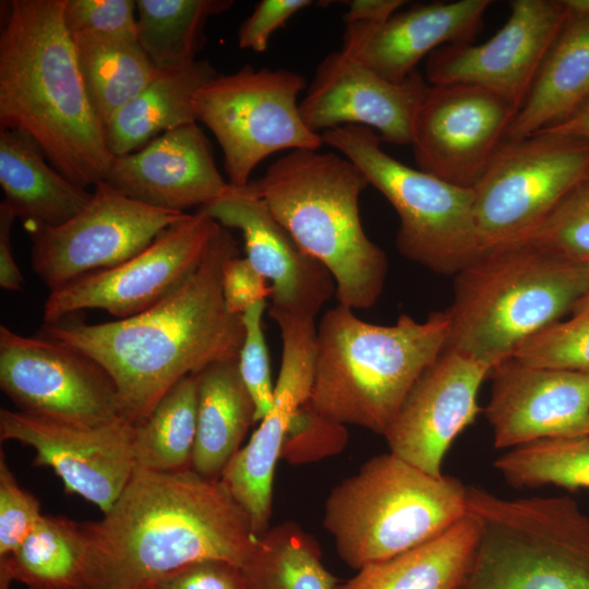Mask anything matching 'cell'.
<instances>
[{
  "label": "cell",
  "instance_id": "6da1fadb",
  "mask_svg": "<svg viewBox=\"0 0 589 589\" xmlns=\"http://www.w3.org/2000/svg\"><path fill=\"white\" fill-rule=\"evenodd\" d=\"M236 255L235 238L219 225L195 273L156 305L99 324H44L39 335L96 361L116 385L121 417L137 425L183 377L238 359L244 326L223 294L224 267Z\"/></svg>",
  "mask_w": 589,
  "mask_h": 589
},
{
  "label": "cell",
  "instance_id": "7a4b0ae2",
  "mask_svg": "<svg viewBox=\"0 0 589 589\" xmlns=\"http://www.w3.org/2000/svg\"><path fill=\"white\" fill-rule=\"evenodd\" d=\"M103 515L82 524L88 545L82 589H143L202 560L242 567L257 538L221 482L192 468L159 472L135 467Z\"/></svg>",
  "mask_w": 589,
  "mask_h": 589
},
{
  "label": "cell",
  "instance_id": "3957f363",
  "mask_svg": "<svg viewBox=\"0 0 589 589\" xmlns=\"http://www.w3.org/2000/svg\"><path fill=\"white\" fill-rule=\"evenodd\" d=\"M0 32V128L32 139L48 163L82 187L113 159L63 22V0H13Z\"/></svg>",
  "mask_w": 589,
  "mask_h": 589
},
{
  "label": "cell",
  "instance_id": "277c9868",
  "mask_svg": "<svg viewBox=\"0 0 589 589\" xmlns=\"http://www.w3.org/2000/svg\"><path fill=\"white\" fill-rule=\"evenodd\" d=\"M337 304L316 328L309 398L324 418L383 435L408 393L446 346L450 320L434 311L419 322L401 314L377 325Z\"/></svg>",
  "mask_w": 589,
  "mask_h": 589
},
{
  "label": "cell",
  "instance_id": "5b68a950",
  "mask_svg": "<svg viewBox=\"0 0 589 589\" xmlns=\"http://www.w3.org/2000/svg\"><path fill=\"white\" fill-rule=\"evenodd\" d=\"M248 185L329 271L338 304L352 310L375 304L388 263L362 227L359 197L369 182L352 161L334 153L289 151Z\"/></svg>",
  "mask_w": 589,
  "mask_h": 589
},
{
  "label": "cell",
  "instance_id": "8992f818",
  "mask_svg": "<svg viewBox=\"0 0 589 589\" xmlns=\"http://www.w3.org/2000/svg\"><path fill=\"white\" fill-rule=\"evenodd\" d=\"M588 290L585 262L527 242L482 250L454 276L445 349L492 370L528 337L574 312Z\"/></svg>",
  "mask_w": 589,
  "mask_h": 589
},
{
  "label": "cell",
  "instance_id": "52a82bcc",
  "mask_svg": "<svg viewBox=\"0 0 589 589\" xmlns=\"http://www.w3.org/2000/svg\"><path fill=\"white\" fill-rule=\"evenodd\" d=\"M467 515V485L432 476L388 452L335 485L323 526L356 572L441 536Z\"/></svg>",
  "mask_w": 589,
  "mask_h": 589
},
{
  "label": "cell",
  "instance_id": "ba28073f",
  "mask_svg": "<svg viewBox=\"0 0 589 589\" xmlns=\"http://www.w3.org/2000/svg\"><path fill=\"white\" fill-rule=\"evenodd\" d=\"M477 539L457 589H589V515L568 496L467 486Z\"/></svg>",
  "mask_w": 589,
  "mask_h": 589
},
{
  "label": "cell",
  "instance_id": "9c48e42d",
  "mask_svg": "<svg viewBox=\"0 0 589 589\" xmlns=\"http://www.w3.org/2000/svg\"><path fill=\"white\" fill-rule=\"evenodd\" d=\"M323 142L352 161L399 218L396 245L406 259L455 276L480 252L473 220V190L395 159L381 137L363 125L345 124L322 134Z\"/></svg>",
  "mask_w": 589,
  "mask_h": 589
},
{
  "label": "cell",
  "instance_id": "30bf717a",
  "mask_svg": "<svg viewBox=\"0 0 589 589\" xmlns=\"http://www.w3.org/2000/svg\"><path fill=\"white\" fill-rule=\"evenodd\" d=\"M304 85L296 72L247 64L196 92V120L217 139L230 184L245 187L253 169L279 151L320 149L322 135L305 125L297 104Z\"/></svg>",
  "mask_w": 589,
  "mask_h": 589
},
{
  "label": "cell",
  "instance_id": "8fae6325",
  "mask_svg": "<svg viewBox=\"0 0 589 589\" xmlns=\"http://www.w3.org/2000/svg\"><path fill=\"white\" fill-rule=\"evenodd\" d=\"M589 176V143L540 131L505 140L473 190L481 251L524 241Z\"/></svg>",
  "mask_w": 589,
  "mask_h": 589
},
{
  "label": "cell",
  "instance_id": "7c38bea8",
  "mask_svg": "<svg viewBox=\"0 0 589 589\" xmlns=\"http://www.w3.org/2000/svg\"><path fill=\"white\" fill-rule=\"evenodd\" d=\"M187 215L141 203L100 181L74 217L29 232L33 269L55 291L128 261Z\"/></svg>",
  "mask_w": 589,
  "mask_h": 589
},
{
  "label": "cell",
  "instance_id": "4fadbf2b",
  "mask_svg": "<svg viewBox=\"0 0 589 589\" xmlns=\"http://www.w3.org/2000/svg\"><path fill=\"white\" fill-rule=\"evenodd\" d=\"M218 226L200 208L128 261L50 291L44 304L45 324L87 309L104 310L117 320L151 309L195 273Z\"/></svg>",
  "mask_w": 589,
  "mask_h": 589
},
{
  "label": "cell",
  "instance_id": "5bb4252c",
  "mask_svg": "<svg viewBox=\"0 0 589 589\" xmlns=\"http://www.w3.org/2000/svg\"><path fill=\"white\" fill-rule=\"evenodd\" d=\"M0 387L19 411L96 424L120 414L116 385L89 357L0 326Z\"/></svg>",
  "mask_w": 589,
  "mask_h": 589
},
{
  "label": "cell",
  "instance_id": "9a60e30c",
  "mask_svg": "<svg viewBox=\"0 0 589 589\" xmlns=\"http://www.w3.org/2000/svg\"><path fill=\"white\" fill-rule=\"evenodd\" d=\"M518 108L484 87L449 83L424 91L412 122L419 169L472 189L505 141Z\"/></svg>",
  "mask_w": 589,
  "mask_h": 589
},
{
  "label": "cell",
  "instance_id": "2e32d148",
  "mask_svg": "<svg viewBox=\"0 0 589 589\" xmlns=\"http://www.w3.org/2000/svg\"><path fill=\"white\" fill-rule=\"evenodd\" d=\"M0 438L35 450L33 465L48 467L68 493L107 513L134 469V425L122 417L86 424L19 410H0Z\"/></svg>",
  "mask_w": 589,
  "mask_h": 589
},
{
  "label": "cell",
  "instance_id": "e0dca14e",
  "mask_svg": "<svg viewBox=\"0 0 589 589\" xmlns=\"http://www.w3.org/2000/svg\"><path fill=\"white\" fill-rule=\"evenodd\" d=\"M269 315L279 327L283 345L273 406L219 478L256 536L269 528L275 469L288 428L310 398L315 370L314 320L281 313Z\"/></svg>",
  "mask_w": 589,
  "mask_h": 589
},
{
  "label": "cell",
  "instance_id": "ac0fdd59",
  "mask_svg": "<svg viewBox=\"0 0 589 589\" xmlns=\"http://www.w3.org/2000/svg\"><path fill=\"white\" fill-rule=\"evenodd\" d=\"M503 27L480 45H446L426 60L431 85L466 83L490 89L519 110L540 65L561 31L566 1L514 0Z\"/></svg>",
  "mask_w": 589,
  "mask_h": 589
},
{
  "label": "cell",
  "instance_id": "d6986e66",
  "mask_svg": "<svg viewBox=\"0 0 589 589\" xmlns=\"http://www.w3.org/2000/svg\"><path fill=\"white\" fill-rule=\"evenodd\" d=\"M491 366L445 349L419 376L383 434L389 452L435 477L455 438L480 412L478 393Z\"/></svg>",
  "mask_w": 589,
  "mask_h": 589
},
{
  "label": "cell",
  "instance_id": "ffe728a7",
  "mask_svg": "<svg viewBox=\"0 0 589 589\" xmlns=\"http://www.w3.org/2000/svg\"><path fill=\"white\" fill-rule=\"evenodd\" d=\"M225 228L239 230L248 261L271 283L269 313L313 318L335 296L329 271L309 254L247 184L200 207Z\"/></svg>",
  "mask_w": 589,
  "mask_h": 589
},
{
  "label": "cell",
  "instance_id": "44dd1931",
  "mask_svg": "<svg viewBox=\"0 0 589 589\" xmlns=\"http://www.w3.org/2000/svg\"><path fill=\"white\" fill-rule=\"evenodd\" d=\"M428 85L417 70L394 83L335 51L317 65L299 111L314 133L357 124L377 130L382 141L411 146L413 118Z\"/></svg>",
  "mask_w": 589,
  "mask_h": 589
},
{
  "label": "cell",
  "instance_id": "7402d4cb",
  "mask_svg": "<svg viewBox=\"0 0 589 589\" xmlns=\"http://www.w3.org/2000/svg\"><path fill=\"white\" fill-rule=\"evenodd\" d=\"M484 409L495 448L582 434L589 418V373L544 369L513 357L494 365Z\"/></svg>",
  "mask_w": 589,
  "mask_h": 589
},
{
  "label": "cell",
  "instance_id": "603a6c76",
  "mask_svg": "<svg viewBox=\"0 0 589 589\" xmlns=\"http://www.w3.org/2000/svg\"><path fill=\"white\" fill-rule=\"evenodd\" d=\"M103 181L141 203L182 213L213 203L231 188L196 122L167 131L135 153L113 157Z\"/></svg>",
  "mask_w": 589,
  "mask_h": 589
},
{
  "label": "cell",
  "instance_id": "cb8c5ba5",
  "mask_svg": "<svg viewBox=\"0 0 589 589\" xmlns=\"http://www.w3.org/2000/svg\"><path fill=\"white\" fill-rule=\"evenodd\" d=\"M490 0L416 4L382 23H348L341 51L382 77L404 82L425 56L446 45L470 44Z\"/></svg>",
  "mask_w": 589,
  "mask_h": 589
},
{
  "label": "cell",
  "instance_id": "d4e9b609",
  "mask_svg": "<svg viewBox=\"0 0 589 589\" xmlns=\"http://www.w3.org/2000/svg\"><path fill=\"white\" fill-rule=\"evenodd\" d=\"M566 3L568 15L505 140L524 139L556 125L589 101V9Z\"/></svg>",
  "mask_w": 589,
  "mask_h": 589
},
{
  "label": "cell",
  "instance_id": "484cf974",
  "mask_svg": "<svg viewBox=\"0 0 589 589\" xmlns=\"http://www.w3.org/2000/svg\"><path fill=\"white\" fill-rule=\"evenodd\" d=\"M23 133L0 128L4 202L28 232L58 227L81 212L93 192L64 177Z\"/></svg>",
  "mask_w": 589,
  "mask_h": 589
},
{
  "label": "cell",
  "instance_id": "4316f807",
  "mask_svg": "<svg viewBox=\"0 0 589 589\" xmlns=\"http://www.w3.org/2000/svg\"><path fill=\"white\" fill-rule=\"evenodd\" d=\"M207 60L157 71L151 82L119 109L105 127L110 154L120 157L179 127L196 122V92L217 76Z\"/></svg>",
  "mask_w": 589,
  "mask_h": 589
},
{
  "label": "cell",
  "instance_id": "83f0119b",
  "mask_svg": "<svg viewBox=\"0 0 589 589\" xmlns=\"http://www.w3.org/2000/svg\"><path fill=\"white\" fill-rule=\"evenodd\" d=\"M255 423V405L239 372L238 359L217 361L197 373V428L191 468L219 480Z\"/></svg>",
  "mask_w": 589,
  "mask_h": 589
},
{
  "label": "cell",
  "instance_id": "f1b7e54d",
  "mask_svg": "<svg viewBox=\"0 0 589 589\" xmlns=\"http://www.w3.org/2000/svg\"><path fill=\"white\" fill-rule=\"evenodd\" d=\"M476 539L477 524L467 514L441 536L357 570L336 589H457Z\"/></svg>",
  "mask_w": 589,
  "mask_h": 589
},
{
  "label": "cell",
  "instance_id": "f546056e",
  "mask_svg": "<svg viewBox=\"0 0 589 589\" xmlns=\"http://www.w3.org/2000/svg\"><path fill=\"white\" fill-rule=\"evenodd\" d=\"M71 37L91 106L106 127L158 70L136 39L100 33Z\"/></svg>",
  "mask_w": 589,
  "mask_h": 589
},
{
  "label": "cell",
  "instance_id": "4dcf8cb0",
  "mask_svg": "<svg viewBox=\"0 0 589 589\" xmlns=\"http://www.w3.org/2000/svg\"><path fill=\"white\" fill-rule=\"evenodd\" d=\"M27 589H82L88 545L82 524L43 515L15 553L0 556Z\"/></svg>",
  "mask_w": 589,
  "mask_h": 589
},
{
  "label": "cell",
  "instance_id": "1f68e13d",
  "mask_svg": "<svg viewBox=\"0 0 589 589\" xmlns=\"http://www.w3.org/2000/svg\"><path fill=\"white\" fill-rule=\"evenodd\" d=\"M241 569L245 589H336L340 582L315 539L288 521L257 536Z\"/></svg>",
  "mask_w": 589,
  "mask_h": 589
},
{
  "label": "cell",
  "instance_id": "d6a6232c",
  "mask_svg": "<svg viewBox=\"0 0 589 589\" xmlns=\"http://www.w3.org/2000/svg\"><path fill=\"white\" fill-rule=\"evenodd\" d=\"M136 39L158 71L196 61L207 20L231 0H136Z\"/></svg>",
  "mask_w": 589,
  "mask_h": 589
},
{
  "label": "cell",
  "instance_id": "836d02e7",
  "mask_svg": "<svg viewBox=\"0 0 589 589\" xmlns=\"http://www.w3.org/2000/svg\"><path fill=\"white\" fill-rule=\"evenodd\" d=\"M197 428V374L173 385L134 425L135 467L159 472L191 468Z\"/></svg>",
  "mask_w": 589,
  "mask_h": 589
},
{
  "label": "cell",
  "instance_id": "e575fe53",
  "mask_svg": "<svg viewBox=\"0 0 589 589\" xmlns=\"http://www.w3.org/2000/svg\"><path fill=\"white\" fill-rule=\"evenodd\" d=\"M496 470L516 489H589V433L544 438L501 455Z\"/></svg>",
  "mask_w": 589,
  "mask_h": 589
},
{
  "label": "cell",
  "instance_id": "d590c367",
  "mask_svg": "<svg viewBox=\"0 0 589 589\" xmlns=\"http://www.w3.org/2000/svg\"><path fill=\"white\" fill-rule=\"evenodd\" d=\"M512 357L532 366L589 373V312L545 326L524 340Z\"/></svg>",
  "mask_w": 589,
  "mask_h": 589
},
{
  "label": "cell",
  "instance_id": "8d00e7d4",
  "mask_svg": "<svg viewBox=\"0 0 589 589\" xmlns=\"http://www.w3.org/2000/svg\"><path fill=\"white\" fill-rule=\"evenodd\" d=\"M521 242L574 262H589V176Z\"/></svg>",
  "mask_w": 589,
  "mask_h": 589
},
{
  "label": "cell",
  "instance_id": "74e56055",
  "mask_svg": "<svg viewBox=\"0 0 589 589\" xmlns=\"http://www.w3.org/2000/svg\"><path fill=\"white\" fill-rule=\"evenodd\" d=\"M346 425L317 413L309 399L296 412L281 447L280 459L298 465L338 454L347 445Z\"/></svg>",
  "mask_w": 589,
  "mask_h": 589
},
{
  "label": "cell",
  "instance_id": "f35d334b",
  "mask_svg": "<svg viewBox=\"0 0 589 589\" xmlns=\"http://www.w3.org/2000/svg\"><path fill=\"white\" fill-rule=\"evenodd\" d=\"M266 301L249 306L241 315L244 338L238 357L241 378L255 405V422H260L271 410L274 401L268 349L262 317Z\"/></svg>",
  "mask_w": 589,
  "mask_h": 589
},
{
  "label": "cell",
  "instance_id": "ab89813d",
  "mask_svg": "<svg viewBox=\"0 0 589 589\" xmlns=\"http://www.w3.org/2000/svg\"><path fill=\"white\" fill-rule=\"evenodd\" d=\"M43 514L38 498L17 483L0 452V556L12 555Z\"/></svg>",
  "mask_w": 589,
  "mask_h": 589
},
{
  "label": "cell",
  "instance_id": "60d3db41",
  "mask_svg": "<svg viewBox=\"0 0 589 589\" xmlns=\"http://www.w3.org/2000/svg\"><path fill=\"white\" fill-rule=\"evenodd\" d=\"M135 11L133 0H63L62 15L71 36L100 33L136 39Z\"/></svg>",
  "mask_w": 589,
  "mask_h": 589
},
{
  "label": "cell",
  "instance_id": "b9f144b4",
  "mask_svg": "<svg viewBox=\"0 0 589 589\" xmlns=\"http://www.w3.org/2000/svg\"><path fill=\"white\" fill-rule=\"evenodd\" d=\"M143 589H245L240 566L221 560L190 563Z\"/></svg>",
  "mask_w": 589,
  "mask_h": 589
},
{
  "label": "cell",
  "instance_id": "7bdbcfd3",
  "mask_svg": "<svg viewBox=\"0 0 589 589\" xmlns=\"http://www.w3.org/2000/svg\"><path fill=\"white\" fill-rule=\"evenodd\" d=\"M310 0H262L239 27L238 45L241 49L265 51L274 32L298 11L310 7Z\"/></svg>",
  "mask_w": 589,
  "mask_h": 589
},
{
  "label": "cell",
  "instance_id": "ee69618b",
  "mask_svg": "<svg viewBox=\"0 0 589 589\" xmlns=\"http://www.w3.org/2000/svg\"><path fill=\"white\" fill-rule=\"evenodd\" d=\"M223 294L228 311L242 315L252 304L271 298L272 288L247 257L236 255L224 267Z\"/></svg>",
  "mask_w": 589,
  "mask_h": 589
},
{
  "label": "cell",
  "instance_id": "f6af8a7d",
  "mask_svg": "<svg viewBox=\"0 0 589 589\" xmlns=\"http://www.w3.org/2000/svg\"><path fill=\"white\" fill-rule=\"evenodd\" d=\"M15 215L10 207L0 204V286L5 290L20 291L23 289L24 278L14 260L11 244V229Z\"/></svg>",
  "mask_w": 589,
  "mask_h": 589
},
{
  "label": "cell",
  "instance_id": "bcb514c9",
  "mask_svg": "<svg viewBox=\"0 0 589 589\" xmlns=\"http://www.w3.org/2000/svg\"><path fill=\"white\" fill-rule=\"evenodd\" d=\"M345 15V23H382L407 3L404 0H352Z\"/></svg>",
  "mask_w": 589,
  "mask_h": 589
},
{
  "label": "cell",
  "instance_id": "7dc6e473",
  "mask_svg": "<svg viewBox=\"0 0 589 589\" xmlns=\"http://www.w3.org/2000/svg\"><path fill=\"white\" fill-rule=\"evenodd\" d=\"M542 131L578 137L589 143V101L563 122Z\"/></svg>",
  "mask_w": 589,
  "mask_h": 589
},
{
  "label": "cell",
  "instance_id": "c3c4849f",
  "mask_svg": "<svg viewBox=\"0 0 589 589\" xmlns=\"http://www.w3.org/2000/svg\"><path fill=\"white\" fill-rule=\"evenodd\" d=\"M14 578L9 567L0 563V589H11Z\"/></svg>",
  "mask_w": 589,
  "mask_h": 589
},
{
  "label": "cell",
  "instance_id": "681fc988",
  "mask_svg": "<svg viewBox=\"0 0 589 589\" xmlns=\"http://www.w3.org/2000/svg\"><path fill=\"white\" fill-rule=\"evenodd\" d=\"M589 267V262H586ZM578 312H589V290L586 293V296L580 300V302L576 305L574 313Z\"/></svg>",
  "mask_w": 589,
  "mask_h": 589
},
{
  "label": "cell",
  "instance_id": "f907efd6",
  "mask_svg": "<svg viewBox=\"0 0 589 589\" xmlns=\"http://www.w3.org/2000/svg\"><path fill=\"white\" fill-rule=\"evenodd\" d=\"M572 4L589 9V0H568Z\"/></svg>",
  "mask_w": 589,
  "mask_h": 589
},
{
  "label": "cell",
  "instance_id": "816d5d0a",
  "mask_svg": "<svg viewBox=\"0 0 589 589\" xmlns=\"http://www.w3.org/2000/svg\"><path fill=\"white\" fill-rule=\"evenodd\" d=\"M587 433H589V418H588V421H587V424L582 434H587Z\"/></svg>",
  "mask_w": 589,
  "mask_h": 589
}]
</instances>
